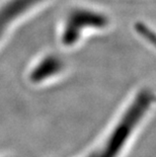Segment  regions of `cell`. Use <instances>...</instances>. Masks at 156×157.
I'll use <instances>...</instances> for the list:
<instances>
[{"instance_id": "3957f363", "label": "cell", "mask_w": 156, "mask_h": 157, "mask_svg": "<svg viewBox=\"0 0 156 157\" xmlns=\"http://www.w3.org/2000/svg\"><path fill=\"white\" fill-rule=\"evenodd\" d=\"M42 0H8L0 7V42L6 29H10L14 21L36 7Z\"/></svg>"}, {"instance_id": "6da1fadb", "label": "cell", "mask_w": 156, "mask_h": 157, "mask_svg": "<svg viewBox=\"0 0 156 157\" xmlns=\"http://www.w3.org/2000/svg\"><path fill=\"white\" fill-rule=\"evenodd\" d=\"M151 98L152 94L147 90L139 93L115 126L105 142L87 157H118L136 127L148 111Z\"/></svg>"}, {"instance_id": "7a4b0ae2", "label": "cell", "mask_w": 156, "mask_h": 157, "mask_svg": "<svg viewBox=\"0 0 156 157\" xmlns=\"http://www.w3.org/2000/svg\"><path fill=\"white\" fill-rule=\"evenodd\" d=\"M108 18L104 13L86 8H77L70 12L63 26L61 40L66 46L79 41L85 29H104L108 25Z\"/></svg>"}]
</instances>
